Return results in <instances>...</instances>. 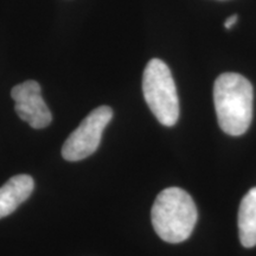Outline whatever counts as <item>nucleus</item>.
Segmentation results:
<instances>
[{"label":"nucleus","instance_id":"20e7f679","mask_svg":"<svg viewBox=\"0 0 256 256\" xmlns=\"http://www.w3.org/2000/svg\"><path fill=\"white\" fill-rule=\"evenodd\" d=\"M112 118L113 110L108 106H100L90 112L63 144V158L68 162H78L92 156L100 145L102 133Z\"/></svg>","mask_w":256,"mask_h":256},{"label":"nucleus","instance_id":"423d86ee","mask_svg":"<svg viewBox=\"0 0 256 256\" xmlns=\"http://www.w3.org/2000/svg\"><path fill=\"white\" fill-rule=\"evenodd\" d=\"M34 182L31 176L18 174L10 178L0 188V218L11 215L31 196Z\"/></svg>","mask_w":256,"mask_h":256},{"label":"nucleus","instance_id":"f257e3e1","mask_svg":"<svg viewBox=\"0 0 256 256\" xmlns=\"http://www.w3.org/2000/svg\"><path fill=\"white\" fill-rule=\"evenodd\" d=\"M214 102L224 133L238 136L247 132L252 119L254 90L244 76L236 72L220 75L214 86Z\"/></svg>","mask_w":256,"mask_h":256},{"label":"nucleus","instance_id":"7ed1b4c3","mask_svg":"<svg viewBox=\"0 0 256 256\" xmlns=\"http://www.w3.org/2000/svg\"><path fill=\"white\" fill-rule=\"evenodd\" d=\"M142 92L156 120L166 127L174 126L179 118V98L171 70L159 58L147 63L142 76Z\"/></svg>","mask_w":256,"mask_h":256},{"label":"nucleus","instance_id":"6e6552de","mask_svg":"<svg viewBox=\"0 0 256 256\" xmlns=\"http://www.w3.org/2000/svg\"><path fill=\"white\" fill-rule=\"evenodd\" d=\"M238 14L230 16V17L226 18V20L224 22V28H226V30H229V28H232L234 25L238 23Z\"/></svg>","mask_w":256,"mask_h":256},{"label":"nucleus","instance_id":"0eeeda50","mask_svg":"<svg viewBox=\"0 0 256 256\" xmlns=\"http://www.w3.org/2000/svg\"><path fill=\"white\" fill-rule=\"evenodd\" d=\"M238 235L244 248L256 246V188H250L240 204Z\"/></svg>","mask_w":256,"mask_h":256},{"label":"nucleus","instance_id":"f03ea898","mask_svg":"<svg viewBox=\"0 0 256 256\" xmlns=\"http://www.w3.org/2000/svg\"><path fill=\"white\" fill-rule=\"evenodd\" d=\"M152 224L162 240L168 243L184 242L197 223L198 211L186 191L168 188L156 196L151 211Z\"/></svg>","mask_w":256,"mask_h":256},{"label":"nucleus","instance_id":"39448f33","mask_svg":"<svg viewBox=\"0 0 256 256\" xmlns=\"http://www.w3.org/2000/svg\"><path fill=\"white\" fill-rule=\"evenodd\" d=\"M16 113L32 128L42 130L49 126L52 114L42 98V88L36 81H25L14 86L11 90Z\"/></svg>","mask_w":256,"mask_h":256}]
</instances>
